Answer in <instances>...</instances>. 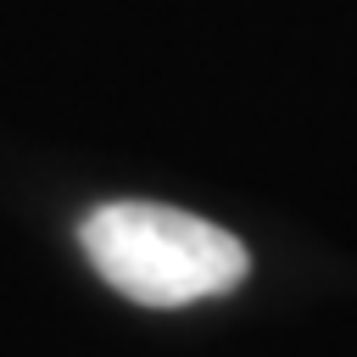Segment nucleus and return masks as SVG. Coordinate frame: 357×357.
<instances>
[{
  "label": "nucleus",
  "mask_w": 357,
  "mask_h": 357,
  "mask_svg": "<svg viewBox=\"0 0 357 357\" xmlns=\"http://www.w3.org/2000/svg\"><path fill=\"white\" fill-rule=\"evenodd\" d=\"M89 268L139 307H190L223 296L245 279V245L178 206L162 201H106L78 223Z\"/></svg>",
  "instance_id": "nucleus-1"
}]
</instances>
